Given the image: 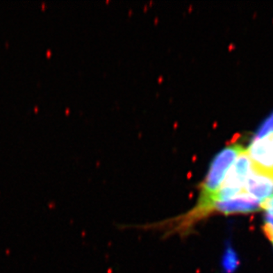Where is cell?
Returning <instances> with one entry per match:
<instances>
[{
	"mask_svg": "<svg viewBox=\"0 0 273 273\" xmlns=\"http://www.w3.org/2000/svg\"><path fill=\"white\" fill-rule=\"evenodd\" d=\"M273 133V112L265 119V121L261 125L260 128L256 132L254 139H260L265 137L268 134Z\"/></svg>",
	"mask_w": 273,
	"mask_h": 273,
	"instance_id": "obj_1",
	"label": "cell"
},
{
	"mask_svg": "<svg viewBox=\"0 0 273 273\" xmlns=\"http://www.w3.org/2000/svg\"><path fill=\"white\" fill-rule=\"evenodd\" d=\"M262 229L267 239L273 246V216L264 213V220Z\"/></svg>",
	"mask_w": 273,
	"mask_h": 273,
	"instance_id": "obj_2",
	"label": "cell"
},
{
	"mask_svg": "<svg viewBox=\"0 0 273 273\" xmlns=\"http://www.w3.org/2000/svg\"><path fill=\"white\" fill-rule=\"evenodd\" d=\"M260 210H263L265 214L273 216V195L266 198L260 203Z\"/></svg>",
	"mask_w": 273,
	"mask_h": 273,
	"instance_id": "obj_3",
	"label": "cell"
}]
</instances>
